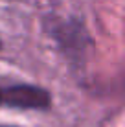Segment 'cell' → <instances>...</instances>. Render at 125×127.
Masks as SVG:
<instances>
[{"mask_svg":"<svg viewBox=\"0 0 125 127\" xmlns=\"http://www.w3.org/2000/svg\"><path fill=\"white\" fill-rule=\"evenodd\" d=\"M0 127H17V125H0Z\"/></svg>","mask_w":125,"mask_h":127,"instance_id":"3","label":"cell"},{"mask_svg":"<svg viewBox=\"0 0 125 127\" xmlns=\"http://www.w3.org/2000/svg\"><path fill=\"white\" fill-rule=\"evenodd\" d=\"M42 28L46 35L55 42L59 52L74 64L83 63L94 44L85 20L79 17L50 13L42 19Z\"/></svg>","mask_w":125,"mask_h":127,"instance_id":"1","label":"cell"},{"mask_svg":"<svg viewBox=\"0 0 125 127\" xmlns=\"http://www.w3.org/2000/svg\"><path fill=\"white\" fill-rule=\"evenodd\" d=\"M0 50H2V39H0Z\"/></svg>","mask_w":125,"mask_h":127,"instance_id":"4","label":"cell"},{"mask_svg":"<svg viewBox=\"0 0 125 127\" xmlns=\"http://www.w3.org/2000/svg\"><path fill=\"white\" fill-rule=\"evenodd\" d=\"M53 98L50 90L29 83L0 85V107L17 111H50Z\"/></svg>","mask_w":125,"mask_h":127,"instance_id":"2","label":"cell"}]
</instances>
